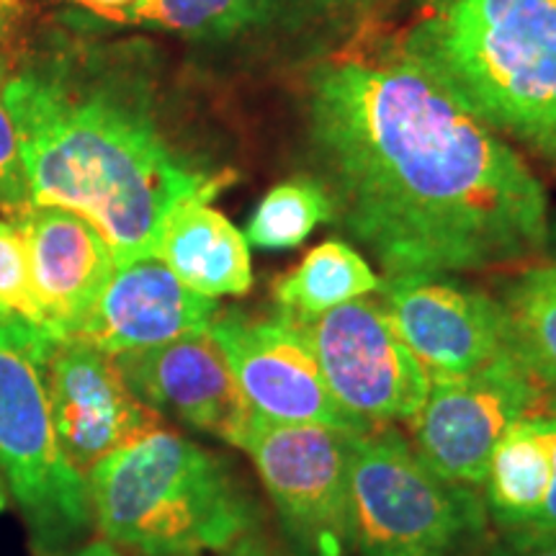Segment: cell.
I'll use <instances>...</instances> for the list:
<instances>
[{"instance_id":"4dcf8cb0","label":"cell","mask_w":556,"mask_h":556,"mask_svg":"<svg viewBox=\"0 0 556 556\" xmlns=\"http://www.w3.org/2000/svg\"><path fill=\"white\" fill-rule=\"evenodd\" d=\"M554 248H556V235H554ZM556 263V261H554Z\"/></svg>"},{"instance_id":"d6986e66","label":"cell","mask_w":556,"mask_h":556,"mask_svg":"<svg viewBox=\"0 0 556 556\" xmlns=\"http://www.w3.org/2000/svg\"><path fill=\"white\" fill-rule=\"evenodd\" d=\"M379 289L381 278L358 250L340 240H325L312 248L291 274L278 278L274 294L281 312L312 319Z\"/></svg>"},{"instance_id":"2e32d148","label":"cell","mask_w":556,"mask_h":556,"mask_svg":"<svg viewBox=\"0 0 556 556\" xmlns=\"http://www.w3.org/2000/svg\"><path fill=\"white\" fill-rule=\"evenodd\" d=\"M152 255L201 296H242L253 287L245 235L206 199H189L173 208Z\"/></svg>"},{"instance_id":"9c48e42d","label":"cell","mask_w":556,"mask_h":556,"mask_svg":"<svg viewBox=\"0 0 556 556\" xmlns=\"http://www.w3.org/2000/svg\"><path fill=\"white\" fill-rule=\"evenodd\" d=\"M208 336L219 345L242 400L255 417L276 426H319L368 435L364 420L338 405L309 338L287 312L253 317L245 312H219Z\"/></svg>"},{"instance_id":"d4e9b609","label":"cell","mask_w":556,"mask_h":556,"mask_svg":"<svg viewBox=\"0 0 556 556\" xmlns=\"http://www.w3.org/2000/svg\"><path fill=\"white\" fill-rule=\"evenodd\" d=\"M73 3H78L80 9L90 11L99 18L116 21V24H131L144 0H73Z\"/></svg>"},{"instance_id":"5b68a950","label":"cell","mask_w":556,"mask_h":556,"mask_svg":"<svg viewBox=\"0 0 556 556\" xmlns=\"http://www.w3.org/2000/svg\"><path fill=\"white\" fill-rule=\"evenodd\" d=\"M492 523L477 486L448 482L394 428L353 438L351 556H482Z\"/></svg>"},{"instance_id":"5bb4252c","label":"cell","mask_w":556,"mask_h":556,"mask_svg":"<svg viewBox=\"0 0 556 556\" xmlns=\"http://www.w3.org/2000/svg\"><path fill=\"white\" fill-rule=\"evenodd\" d=\"M24 242L34 302L52 338H75L116 268L90 222L60 206L26 204L9 219Z\"/></svg>"},{"instance_id":"44dd1931","label":"cell","mask_w":556,"mask_h":556,"mask_svg":"<svg viewBox=\"0 0 556 556\" xmlns=\"http://www.w3.org/2000/svg\"><path fill=\"white\" fill-rule=\"evenodd\" d=\"M332 219L336 204L323 180L291 178L263 197L248 222L245 240L258 250H294Z\"/></svg>"},{"instance_id":"6da1fadb","label":"cell","mask_w":556,"mask_h":556,"mask_svg":"<svg viewBox=\"0 0 556 556\" xmlns=\"http://www.w3.org/2000/svg\"><path fill=\"white\" fill-rule=\"evenodd\" d=\"M307 131L336 219L387 276L513 266L546 248L536 173L405 50L319 62Z\"/></svg>"},{"instance_id":"f546056e","label":"cell","mask_w":556,"mask_h":556,"mask_svg":"<svg viewBox=\"0 0 556 556\" xmlns=\"http://www.w3.org/2000/svg\"><path fill=\"white\" fill-rule=\"evenodd\" d=\"M5 505H9V495H5V484H3V475H0V513L5 510Z\"/></svg>"},{"instance_id":"4fadbf2b","label":"cell","mask_w":556,"mask_h":556,"mask_svg":"<svg viewBox=\"0 0 556 556\" xmlns=\"http://www.w3.org/2000/svg\"><path fill=\"white\" fill-rule=\"evenodd\" d=\"M114 364L142 405L229 446H238L255 417L208 332L119 353Z\"/></svg>"},{"instance_id":"cb8c5ba5","label":"cell","mask_w":556,"mask_h":556,"mask_svg":"<svg viewBox=\"0 0 556 556\" xmlns=\"http://www.w3.org/2000/svg\"><path fill=\"white\" fill-rule=\"evenodd\" d=\"M482 556H556V533H500L490 541Z\"/></svg>"},{"instance_id":"8992f818","label":"cell","mask_w":556,"mask_h":556,"mask_svg":"<svg viewBox=\"0 0 556 556\" xmlns=\"http://www.w3.org/2000/svg\"><path fill=\"white\" fill-rule=\"evenodd\" d=\"M54 340L24 319H0V475L37 556L70 552L93 526L88 482L62 454L47 400L45 356Z\"/></svg>"},{"instance_id":"603a6c76","label":"cell","mask_w":556,"mask_h":556,"mask_svg":"<svg viewBox=\"0 0 556 556\" xmlns=\"http://www.w3.org/2000/svg\"><path fill=\"white\" fill-rule=\"evenodd\" d=\"M3 80L5 67L3 58H0V208H3L5 219H11L13 214L29 204V180H26L16 122H13L3 99Z\"/></svg>"},{"instance_id":"7a4b0ae2","label":"cell","mask_w":556,"mask_h":556,"mask_svg":"<svg viewBox=\"0 0 556 556\" xmlns=\"http://www.w3.org/2000/svg\"><path fill=\"white\" fill-rule=\"evenodd\" d=\"M29 201L90 222L116 263L148 258L160 227L189 199L212 201L229 176L173 148L144 62L122 47L60 41L3 80Z\"/></svg>"},{"instance_id":"7c38bea8","label":"cell","mask_w":556,"mask_h":556,"mask_svg":"<svg viewBox=\"0 0 556 556\" xmlns=\"http://www.w3.org/2000/svg\"><path fill=\"white\" fill-rule=\"evenodd\" d=\"M45 387L60 448L80 477L114 451L163 428V415L131 394L114 356L86 340H54L45 356Z\"/></svg>"},{"instance_id":"277c9868","label":"cell","mask_w":556,"mask_h":556,"mask_svg":"<svg viewBox=\"0 0 556 556\" xmlns=\"http://www.w3.org/2000/svg\"><path fill=\"white\" fill-rule=\"evenodd\" d=\"M402 50L556 163V0H426Z\"/></svg>"},{"instance_id":"e0dca14e","label":"cell","mask_w":556,"mask_h":556,"mask_svg":"<svg viewBox=\"0 0 556 556\" xmlns=\"http://www.w3.org/2000/svg\"><path fill=\"white\" fill-rule=\"evenodd\" d=\"M554 413L526 415L492 451L482 500L500 533L528 531L544 505L554 469Z\"/></svg>"},{"instance_id":"8fae6325","label":"cell","mask_w":556,"mask_h":556,"mask_svg":"<svg viewBox=\"0 0 556 556\" xmlns=\"http://www.w3.org/2000/svg\"><path fill=\"white\" fill-rule=\"evenodd\" d=\"M381 307L430 381L462 379L513 351L497 296L448 276H387Z\"/></svg>"},{"instance_id":"ffe728a7","label":"cell","mask_w":556,"mask_h":556,"mask_svg":"<svg viewBox=\"0 0 556 556\" xmlns=\"http://www.w3.org/2000/svg\"><path fill=\"white\" fill-rule=\"evenodd\" d=\"M289 3L294 0H144L131 24L193 39H232L274 24Z\"/></svg>"},{"instance_id":"f1b7e54d","label":"cell","mask_w":556,"mask_h":556,"mask_svg":"<svg viewBox=\"0 0 556 556\" xmlns=\"http://www.w3.org/2000/svg\"><path fill=\"white\" fill-rule=\"evenodd\" d=\"M13 11H16V0H0V39H3L5 26H9Z\"/></svg>"},{"instance_id":"9a60e30c","label":"cell","mask_w":556,"mask_h":556,"mask_svg":"<svg viewBox=\"0 0 556 556\" xmlns=\"http://www.w3.org/2000/svg\"><path fill=\"white\" fill-rule=\"evenodd\" d=\"M217 315V299L191 291L163 261L148 255L116 263L75 338L109 356H119L201 336Z\"/></svg>"},{"instance_id":"ac0fdd59","label":"cell","mask_w":556,"mask_h":556,"mask_svg":"<svg viewBox=\"0 0 556 556\" xmlns=\"http://www.w3.org/2000/svg\"><path fill=\"white\" fill-rule=\"evenodd\" d=\"M510 345L556 413V263L520 270L500 291Z\"/></svg>"},{"instance_id":"30bf717a","label":"cell","mask_w":556,"mask_h":556,"mask_svg":"<svg viewBox=\"0 0 556 556\" xmlns=\"http://www.w3.org/2000/svg\"><path fill=\"white\" fill-rule=\"evenodd\" d=\"M548 413L516 353L462 379L430 381L426 405L407 422L415 454L448 482L482 486L492 451L520 417Z\"/></svg>"},{"instance_id":"52a82bcc","label":"cell","mask_w":556,"mask_h":556,"mask_svg":"<svg viewBox=\"0 0 556 556\" xmlns=\"http://www.w3.org/2000/svg\"><path fill=\"white\" fill-rule=\"evenodd\" d=\"M353 433L276 426L253 417L238 448L253 458L294 556H348V477Z\"/></svg>"},{"instance_id":"3957f363","label":"cell","mask_w":556,"mask_h":556,"mask_svg":"<svg viewBox=\"0 0 556 556\" xmlns=\"http://www.w3.org/2000/svg\"><path fill=\"white\" fill-rule=\"evenodd\" d=\"M86 482L93 526L135 556L227 552L266 520L235 464L165 428L109 454Z\"/></svg>"},{"instance_id":"4316f807","label":"cell","mask_w":556,"mask_h":556,"mask_svg":"<svg viewBox=\"0 0 556 556\" xmlns=\"http://www.w3.org/2000/svg\"><path fill=\"white\" fill-rule=\"evenodd\" d=\"M556 415V413H554ZM531 533H556V430H554V469H552V484H548L546 500L541 505L536 520L528 528Z\"/></svg>"},{"instance_id":"7402d4cb","label":"cell","mask_w":556,"mask_h":556,"mask_svg":"<svg viewBox=\"0 0 556 556\" xmlns=\"http://www.w3.org/2000/svg\"><path fill=\"white\" fill-rule=\"evenodd\" d=\"M0 319H24L45 330L31 294L24 242L9 219H0Z\"/></svg>"},{"instance_id":"83f0119b","label":"cell","mask_w":556,"mask_h":556,"mask_svg":"<svg viewBox=\"0 0 556 556\" xmlns=\"http://www.w3.org/2000/svg\"><path fill=\"white\" fill-rule=\"evenodd\" d=\"M60 556H124V552L122 548H116L114 544H109L106 539H96V541H88V544H78Z\"/></svg>"},{"instance_id":"ba28073f","label":"cell","mask_w":556,"mask_h":556,"mask_svg":"<svg viewBox=\"0 0 556 556\" xmlns=\"http://www.w3.org/2000/svg\"><path fill=\"white\" fill-rule=\"evenodd\" d=\"M296 323L309 338L332 397L368 428L407 426L426 405L428 371L394 330L381 302L361 296Z\"/></svg>"},{"instance_id":"484cf974","label":"cell","mask_w":556,"mask_h":556,"mask_svg":"<svg viewBox=\"0 0 556 556\" xmlns=\"http://www.w3.org/2000/svg\"><path fill=\"white\" fill-rule=\"evenodd\" d=\"M222 554L225 556H294L287 546L276 544V541L263 536L261 531L248 533V536H242L238 544H232Z\"/></svg>"}]
</instances>
